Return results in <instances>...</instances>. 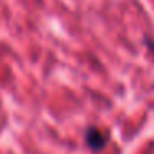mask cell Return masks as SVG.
I'll use <instances>...</instances> for the list:
<instances>
[{
  "label": "cell",
  "instance_id": "cell-1",
  "mask_svg": "<svg viewBox=\"0 0 154 154\" xmlns=\"http://www.w3.org/2000/svg\"><path fill=\"white\" fill-rule=\"evenodd\" d=\"M86 143L91 149H103L108 143V134L98 128H90L86 131Z\"/></svg>",
  "mask_w": 154,
  "mask_h": 154
}]
</instances>
